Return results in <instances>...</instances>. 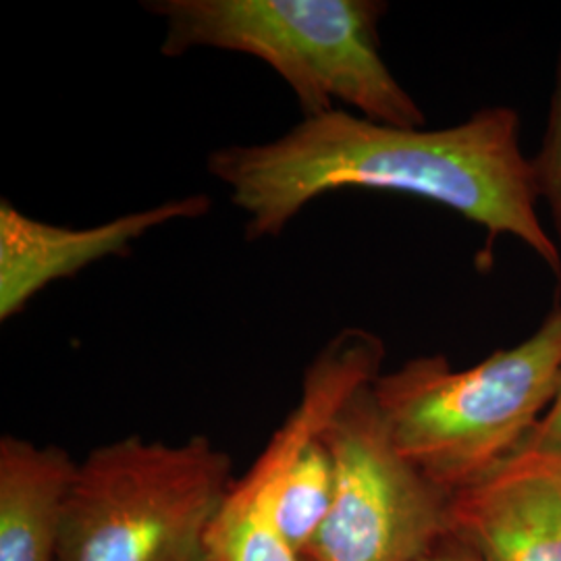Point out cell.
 I'll return each mask as SVG.
<instances>
[{
    "label": "cell",
    "instance_id": "cell-1",
    "mask_svg": "<svg viewBox=\"0 0 561 561\" xmlns=\"http://www.w3.org/2000/svg\"><path fill=\"white\" fill-rule=\"evenodd\" d=\"M208 173L245 215V238H277L310 202L345 190L419 196L486 231V261L512 236L561 279V248L537 215L533 161L514 108L486 106L443 127H398L345 108L304 117L268 141L210 152Z\"/></svg>",
    "mask_w": 561,
    "mask_h": 561
},
{
    "label": "cell",
    "instance_id": "cell-2",
    "mask_svg": "<svg viewBox=\"0 0 561 561\" xmlns=\"http://www.w3.org/2000/svg\"><path fill=\"white\" fill-rule=\"evenodd\" d=\"M164 23L161 55L201 48L268 65L300 102L304 117L337 108L398 127H424L419 102L381 55L379 0H154Z\"/></svg>",
    "mask_w": 561,
    "mask_h": 561
},
{
    "label": "cell",
    "instance_id": "cell-3",
    "mask_svg": "<svg viewBox=\"0 0 561 561\" xmlns=\"http://www.w3.org/2000/svg\"><path fill=\"white\" fill-rule=\"evenodd\" d=\"M561 385V306L512 350L454 370L445 356H419L373 382L401 456L454 495L518 454Z\"/></svg>",
    "mask_w": 561,
    "mask_h": 561
},
{
    "label": "cell",
    "instance_id": "cell-4",
    "mask_svg": "<svg viewBox=\"0 0 561 561\" xmlns=\"http://www.w3.org/2000/svg\"><path fill=\"white\" fill-rule=\"evenodd\" d=\"M215 443L129 435L78 468L57 561H210V533L233 489Z\"/></svg>",
    "mask_w": 561,
    "mask_h": 561
},
{
    "label": "cell",
    "instance_id": "cell-5",
    "mask_svg": "<svg viewBox=\"0 0 561 561\" xmlns=\"http://www.w3.org/2000/svg\"><path fill=\"white\" fill-rule=\"evenodd\" d=\"M335 463V497L308 561H422L449 539L451 495L401 456L373 385L322 431Z\"/></svg>",
    "mask_w": 561,
    "mask_h": 561
},
{
    "label": "cell",
    "instance_id": "cell-6",
    "mask_svg": "<svg viewBox=\"0 0 561 561\" xmlns=\"http://www.w3.org/2000/svg\"><path fill=\"white\" fill-rule=\"evenodd\" d=\"M213 201L190 194L121 215L92 227H67L34 219L11 202H0V321H11L46 287L80 275L106 259L129 256L154 229L208 215Z\"/></svg>",
    "mask_w": 561,
    "mask_h": 561
},
{
    "label": "cell",
    "instance_id": "cell-7",
    "mask_svg": "<svg viewBox=\"0 0 561 561\" xmlns=\"http://www.w3.org/2000/svg\"><path fill=\"white\" fill-rule=\"evenodd\" d=\"M449 539L479 561H561V449L526 443L449 502Z\"/></svg>",
    "mask_w": 561,
    "mask_h": 561
},
{
    "label": "cell",
    "instance_id": "cell-8",
    "mask_svg": "<svg viewBox=\"0 0 561 561\" xmlns=\"http://www.w3.org/2000/svg\"><path fill=\"white\" fill-rule=\"evenodd\" d=\"M80 461L59 445L0 439V561H57Z\"/></svg>",
    "mask_w": 561,
    "mask_h": 561
},
{
    "label": "cell",
    "instance_id": "cell-9",
    "mask_svg": "<svg viewBox=\"0 0 561 561\" xmlns=\"http://www.w3.org/2000/svg\"><path fill=\"white\" fill-rule=\"evenodd\" d=\"M533 161L539 198L547 202L549 215L561 248V59L558 65V85L551 102L549 125L542 138L541 150Z\"/></svg>",
    "mask_w": 561,
    "mask_h": 561
},
{
    "label": "cell",
    "instance_id": "cell-10",
    "mask_svg": "<svg viewBox=\"0 0 561 561\" xmlns=\"http://www.w3.org/2000/svg\"><path fill=\"white\" fill-rule=\"evenodd\" d=\"M535 445H547V447H560L561 449V385L558 398L542 416L541 424L537 426L530 442Z\"/></svg>",
    "mask_w": 561,
    "mask_h": 561
},
{
    "label": "cell",
    "instance_id": "cell-11",
    "mask_svg": "<svg viewBox=\"0 0 561 561\" xmlns=\"http://www.w3.org/2000/svg\"><path fill=\"white\" fill-rule=\"evenodd\" d=\"M422 561H479L463 545L447 539L443 541L431 556H426Z\"/></svg>",
    "mask_w": 561,
    "mask_h": 561
}]
</instances>
